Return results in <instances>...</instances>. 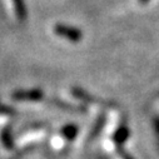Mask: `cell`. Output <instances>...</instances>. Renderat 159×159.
<instances>
[{"label":"cell","mask_w":159,"mask_h":159,"mask_svg":"<svg viewBox=\"0 0 159 159\" xmlns=\"http://www.w3.org/2000/svg\"><path fill=\"white\" fill-rule=\"evenodd\" d=\"M54 31L59 36L69 39L70 42H78L79 39L82 38V33L79 31L76 28H73V26L65 25V24H57L55 28H54Z\"/></svg>","instance_id":"obj_1"},{"label":"cell","mask_w":159,"mask_h":159,"mask_svg":"<svg viewBox=\"0 0 159 159\" xmlns=\"http://www.w3.org/2000/svg\"><path fill=\"white\" fill-rule=\"evenodd\" d=\"M13 4H14V9H15V15L18 16V19L20 21L25 20L26 18V7L24 0H13Z\"/></svg>","instance_id":"obj_2"}]
</instances>
